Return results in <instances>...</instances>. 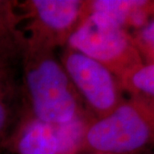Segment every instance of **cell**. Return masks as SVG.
<instances>
[{"label": "cell", "mask_w": 154, "mask_h": 154, "mask_svg": "<svg viewBox=\"0 0 154 154\" xmlns=\"http://www.w3.org/2000/svg\"><path fill=\"white\" fill-rule=\"evenodd\" d=\"M21 68L27 104L33 118L53 126H63L83 117H91L56 50L32 43L23 36Z\"/></svg>", "instance_id": "1"}, {"label": "cell", "mask_w": 154, "mask_h": 154, "mask_svg": "<svg viewBox=\"0 0 154 154\" xmlns=\"http://www.w3.org/2000/svg\"><path fill=\"white\" fill-rule=\"evenodd\" d=\"M153 146L154 106L129 97L109 114L90 120L80 154H144Z\"/></svg>", "instance_id": "2"}, {"label": "cell", "mask_w": 154, "mask_h": 154, "mask_svg": "<svg viewBox=\"0 0 154 154\" xmlns=\"http://www.w3.org/2000/svg\"><path fill=\"white\" fill-rule=\"evenodd\" d=\"M66 46L107 67L121 84L143 64L130 33L96 14L86 15Z\"/></svg>", "instance_id": "3"}, {"label": "cell", "mask_w": 154, "mask_h": 154, "mask_svg": "<svg viewBox=\"0 0 154 154\" xmlns=\"http://www.w3.org/2000/svg\"><path fill=\"white\" fill-rule=\"evenodd\" d=\"M24 38L53 50L65 47L69 37L88 14L86 0L17 1Z\"/></svg>", "instance_id": "4"}, {"label": "cell", "mask_w": 154, "mask_h": 154, "mask_svg": "<svg viewBox=\"0 0 154 154\" xmlns=\"http://www.w3.org/2000/svg\"><path fill=\"white\" fill-rule=\"evenodd\" d=\"M58 56L86 111L93 119L109 114L126 99L120 80L107 67L67 46Z\"/></svg>", "instance_id": "5"}, {"label": "cell", "mask_w": 154, "mask_h": 154, "mask_svg": "<svg viewBox=\"0 0 154 154\" xmlns=\"http://www.w3.org/2000/svg\"><path fill=\"white\" fill-rule=\"evenodd\" d=\"M22 41L0 44V153L31 116L22 79Z\"/></svg>", "instance_id": "6"}, {"label": "cell", "mask_w": 154, "mask_h": 154, "mask_svg": "<svg viewBox=\"0 0 154 154\" xmlns=\"http://www.w3.org/2000/svg\"><path fill=\"white\" fill-rule=\"evenodd\" d=\"M4 151L13 154H67L57 126L32 116L23 122Z\"/></svg>", "instance_id": "7"}, {"label": "cell", "mask_w": 154, "mask_h": 154, "mask_svg": "<svg viewBox=\"0 0 154 154\" xmlns=\"http://www.w3.org/2000/svg\"><path fill=\"white\" fill-rule=\"evenodd\" d=\"M88 13L106 18L131 34L154 19V0H90Z\"/></svg>", "instance_id": "8"}, {"label": "cell", "mask_w": 154, "mask_h": 154, "mask_svg": "<svg viewBox=\"0 0 154 154\" xmlns=\"http://www.w3.org/2000/svg\"><path fill=\"white\" fill-rule=\"evenodd\" d=\"M122 87L130 97L154 106V64H142L122 81Z\"/></svg>", "instance_id": "9"}, {"label": "cell", "mask_w": 154, "mask_h": 154, "mask_svg": "<svg viewBox=\"0 0 154 154\" xmlns=\"http://www.w3.org/2000/svg\"><path fill=\"white\" fill-rule=\"evenodd\" d=\"M17 1L0 0V44L23 39Z\"/></svg>", "instance_id": "10"}, {"label": "cell", "mask_w": 154, "mask_h": 154, "mask_svg": "<svg viewBox=\"0 0 154 154\" xmlns=\"http://www.w3.org/2000/svg\"><path fill=\"white\" fill-rule=\"evenodd\" d=\"M143 64H154V19L131 33Z\"/></svg>", "instance_id": "11"}, {"label": "cell", "mask_w": 154, "mask_h": 154, "mask_svg": "<svg viewBox=\"0 0 154 154\" xmlns=\"http://www.w3.org/2000/svg\"><path fill=\"white\" fill-rule=\"evenodd\" d=\"M82 154H92V153H82Z\"/></svg>", "instance_id": "12"}]
</instances>
